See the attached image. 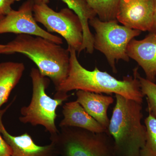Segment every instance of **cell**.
Wrapping results in <instances>:
<instances>
[{"label": "cell", "instance_id": "ffe728a7", "mask_svg": "<svg viewBox=\"0 0 156 156\" xmlns=\"http://www.w3.org/2000/svg\"><path fill=\"white\" fill-rule=\"evenodd\" d=\"M12 151L0 133V156H11Z\"/></svg>", "mask_w": 156, "mask_h": 156}, {"label": "cell", "instance_id": "44dd1931", "mask_svg": "<svg viewBox=\"0 0 156 156\" xmlns=\"http://www.w3.org/2000/svg\"><path fill=\"white\" fill-rule=\"evenodd\" d=\"M154 12L153 21L152 27L150 32L156 34V0H154Z\"/></svg>", "mask_w": 156, "mask_h": 156}, {"label": "cell", "instance_id": "9a60e30c", "mask_svg": "<svg viewBox=\"0 0 156 156\" xmlns=\"http://www.w3.org/2000/svg\"><path fill=\"white\" fill-rule=\"evenodd\" d=\"M25 69L22 62H0V108L8 101L11 91L19 83Z\"/></svg>", "mask_w": 156, "mask_h": 156}, {"label": "cell", "instance_id": "ac0fdd59", "mask_svg": "<svg viewBox=\"0 0 156 156\" xmlns=\"http://www.w3.org/2000/svg\"><path fill=\"white\" fill-rule=\"evenodd\" d=\"M134 71L139 80L143 95L146 97L149 113L156 118V79L155 83H154L141 77L138 72L137 68Z\"/></svg>", "mask_w": 156, "mask_h": 156}, {"label": "cell", "instance_id": "9c48e42d", "mask_svg": "<svg viewBox=\"0 0 156 156\" xmlns=\"http://www.w3.org/2000/svg\"><path fill=\"white\" fill-rule=\"evenodd\" d=\"M154 7V0H120L117 20L131 29L150 32L152 27Z\"/></svg>", "mask_w": 156, "mask_h": 156}, {"label": "cell", "instance_id": "e0dca14e", "mask_svg": "<svg viewBox=\"0 0 156 156\" xmlns=\"http://www.w3.org/2000/svg\"><path fill=\"white\" fill-rule=\"evenodd\" d=\"M146 128L145 144L140 156H156V118L150 114L144 119Z\"/></svg>", "mask_w": 156, "mask_h": 156}, {"label": "cell", "instance_id": "7c38bea8", "mask_svg": "<svg viewBox=\"0 0 156 156\" xmlns=\"http://www.w3.org/2000/svg\"><path fill=\"white\" fill-rule=\"evenodd\" d=\"M62 112L64 118L59 124L61 128L75 127L94 133H102L107 131L76 100L65 104Z\"/></svg>", "mask_w": 156, "mask_h": 156}, {"label": "cell", "instance_id": "6da1fadb", "mask_svg": "<svg viewBox=\"0 0 156 156\" xmlns=\"http://www.w3.org/2000/svg\"><path fill=\"white\" fill-rule=\"evenodd\" d=\"M70 53L69 72L67 78L58 87L55 98H68L67 93L72 90H83L97 93L115 94L142 103L143 98L139 80L134 71V77L116 79L97 67L92 71L81 65L77 57L76 51L68 48Z\"/></svg>", "mask_w": 156, "mask_h": 156}, {"label": "cell", "instance_id": "7402d4cb", "mask_svg": "<svg viewBox=\"0 0 156 156\" xmlns=\"http://www.w3.org/2000/svg\"><path fill=\"white\" fill-rule=\"evenodd\" d=\"M5 17V15H3V14L1 13V11H0V22L2 21V20Z\"/></svg>", "mask_w": 156, "mask_h": 156}, {"label": "cell", "instance_id": "5bb4252c", "mask_svg": "<svg viewBox=\"0 0 156 156\" xmlns=\"http://www.w3.org/2000/svg\"><path fill=\"white\" fill-rule=\"evenodd\" d=\"M66 4L68 8L72 10L78 16L82 23L83 29V43L80 51L86 50L87 53L92 54L94 48V35L89 29V21L97 16L87 0H61ZM36 5L48 4L50 0H34Z\"/></svg>", "mask_w": 156, "mask_h": 156}, {"label": "cell", "instance_id": "d6986e66", "mask_svg": "<svg viewBox=\"0 0 156 156\" xmlns=\"http://www.w3.org/2000/svg\"><path fill=\"white\" fill-rule=\"evenodd\" d=\"M20 0H0V11L3 15L6 16L13 9L11 5L15 2Z\"/></svg>", "mask_w": 156, "mask_h": 156}, {"label": "cell", "instance_id": "8992f818", "mask_svg": "<svg viewBox=\"0 0 156 156\" xmlns=\"http://www.w3.org/2000/svg\"><path fill=\"white\" fill-rule=\"evenodd\" d=\"M89 25L95 30L94 49L103 53L113 72L117 73L116 63L120 60L129 61L128 45L141 31L120 25L116 20L104 21L96 17L89 20Z\"/></svg>", "mask_w": 156, "mask_h": 156}, {"label": "cell", "instance_id": "52a82bcc", "mask_svg": "<svg viewBox=\"0 0 156 156\" xmlns=\"http://www.w3.org/2000/svg\"><path fill=\"white\" fill-rule=\"evenodd\" d=\"M34 16L36 22L44 25L48 32L61 35L67 42L68 48L74 49L80 55L83 43V27L74 11L65 8L56 12L47 4H34Z\"/></svg>", "mask_w": 156, "mask_h": 156}, {"label": "cell", "instance_id": "30bf717a", "mask_svg": "<svg viewBox=\"0 0 156 156\" xmlns=\"http://www.w3.org/2000/svg\"><path fill=\"white\" fill-rule=\"evenodd\" d=\"M127 53L145 73L146 79L155 83L156 34L150 32L141 40L133 39L128 45Z\"/></svg>", "mask_w": 156, "mask_h": 156}, {"label": "cell", "instance_id": "8fae6325", "mask_svg": "<svg viewBox=\"0 0 156 156\" xmlns=\"http://www.w3.org/2000/svg\"><path fill=\"white\" fill-rule=\"evenodd\" d=\"M5 109L0 111V133L11 148V156H56L58 154L55 144L51 141L48 145L36 144L27 133L13 136L6 130L2 122V116Z\"/></svg>", "mask_w": 156, "mask_h": 156}, {"label": "cell", "instance_id": "7a4b0ae2", "mask_svg": "<svg viewBox=\"0 0 156 156\" xmlns=\"http://www.w3.org/2000/svg\"><path fill=\"white\" fill-rule=\"evenodd\" d=\"M14 53H21L32 60L40 73L50 78L55 88L68 75L69 50L48 39L30 35H18L0 49V54Z\"/></svg>", "mask_w": 156, "mask_h": 156}, {"label": "cell", "instance_id": "277c9868", "mask_svg": "<svg viewBox=\"0 0 156 156\" xmlns=\"http://www.w3.org/2000/svg\"><path fill=\"white\" fill-rule=\"evenodd\" d=\"M61 133L51 136L61 156H120L107 131L94 133L75 127L62 128Z\"/></svg>", "mask_w": 156, "mask_h": 156}, {"label": "cell", "instance_id": "ba28073f", "mask_svg": "<svg viewBox=\"0 0 156 156\" xmlns=\"http://www.w3.org/2000/svg\"><path fill=\"white\" fill-rule=\"evenodd\" d=\"M34 0H27L17 11L12 10L0 22V34L11 33L42 37L58 44L61 38L40 27L34 16Z\"/></svg>", "mask_w": 156, "mask_h": 156}, {"label": "cell", "instance_id": "3957f363", "mask_svg": "<svg viewBox=\"0 0 156 156\" xmlns=\"http://www.w3.org/2000/svg\"><path fill=\"white\" fill-rule=\"evenodd\" d=\"M107 131L120 156H140L145 144L146 128L141 120L142 104L116 94Z\"/></svg>", "mask_w": 156, "mask_h": 156}, {"label": "cell", "instance_id": "4fadbf2b", "mask_svg": "<svg viewBox=\"0 0 156 156\" xmlns=\"http://www.w3.org/2000/svg\"><path fill=\"white\" fill-rule=\"evenodd\" d=\"M76 101L96 121L107 129L110 120L108 116L109 107L114 99L111 95L77 90Z\"/></svg>", "mask_w": 156, "mask_h": 156}, {"label": "cell", "instance_id": "603a6c76", "mask_svg": "<svg viewBox=\"0 0 156 156\" xmlns=\"http://www.w3.org/2000/svg\"><path fill=\"white\" fill-rule=\"evenodd\" d=\"M5 45H3V44H0V49H1V48H4V47H5Z\"/></svg>", "mask_w": 156, "mask_h": 156}, {"label": "cell", "instance_id": "2e32d148", "mask_svg": "<svg viewBox=\"0 0 156 156\" xmlns=\"http://www.w3.org/2000/svg\"><path fill=\"white\" fill-rule=\"evenodd\" d=\"M87 1L101 20L108 21L116 20L117 10L120 0H87Z\"/></svg>", "mask_w": 156, "mask_h": 156}, {"label": "cell", "instance_id": "5b68a950", "mask_svg": "<svg viewBox=\"0 0 156 156\" xmlns=\"http://www.w3.org/2000/svg\"><path fill=\"white\" fill-rule=\"evenodd\" d=\"M30 76L32 83V96L28 106L23 107L20 109L22 116L20 117V121L33 126H44L51 136L56 135L58 133L55 124L56 109L66 99L52 98L47 95L46 90L49 80L42 75L38 69H32Z\"/></svg>", "mask_w": 156, "mask_h": 156}]
</instances>
